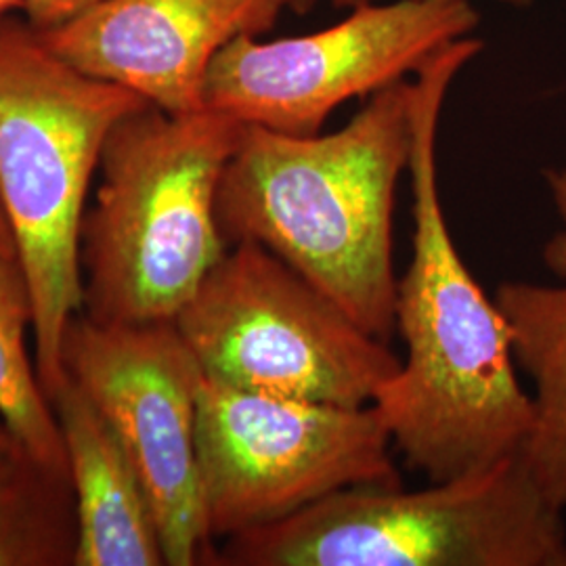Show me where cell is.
Instances as JSON below:
<instances>
[{"label":"cell","instance_id":"6da1fadb","mask_svg":"<svg viewBox=\"0 0 566 566\" xmlns=\"http://www.w3.org/2000/svg\"><path fill=\"white\" fill-rule=\"evenodd\" d=\"M483 41L447 44L413 82V254L397 283L401 371L376 407L407 464L430 483L512 458L533 424V401L516 376L500 304L474 280L447 224L437 172V133L447 88Z\"/></svg>","mask_w":566,"mask_h":566},{"label":"cell","instance_id":"7a4b0ae2","mask_svg":"<svg viewBox=\"0 0 566 566\" xmlns=\"http://www.w3.org/2000/svg\"><path fill=\"white\" fill-rule=\"evenodd\" d=\"M413 145V82H395L329 135L243 124L224 166L217 217L224 242L261 243L348 317L388 340L397 277L392 214Z\"/></svg>","mask_w":566,"mask_h":566},{"label":"cell","instance_id":"3957f363","mask_svg":"<svg viewBox=\"0 0 566 566\" xmlns=\"http://www.w3.org/2000/svg\"><path fill=\"white\" fill-rule=\"evenodd\" d=\"M243 122L147 103L103 145L81 224L82 313L99 324L175 322L223 259L217 196Z\"/></svg>","mask_w":566,"mask_h":566},{"label":"cell","instance_id":"277c9868","mask_svg":"<svg viewBox=\"0 0 566 566\" xmlns=\"http://www.w3.org/2000/svg\"><path fill=\"white\" fill-rule=\"evenodd\" d=\"M147 102L55 55L32 25L0 20V206L34 304V361L49 401L82 313L81 224L114 126Z\"/></svg>","mask_w":566,"mask_h":566},{"label":"cell","instance_id":"5b68a950","mask_svg":"<svg viewBox=\"0 0 566 566\" xmlns=\"http://www.w3.org/2000/svg\"><path fill=\"white\" fill-rule=\"evenodd\" d=\"M227 566H566V525L521 455L428 489L350 486L214 546Z\"/></svg>","mask_w":566,"mask_h":566},{"label":"cell","instance_id":"8992f818","mask_svg":"<svg viewBox=\"0 0 566 566\" xmlns=\"http://www.w3.org/2000/svg\"><path fill=\"white\" fill-rule=\"evenodd\" d=\"M175 325L206 378L290 399L374 405L403 364L261 243H231Z\"/></svg>","mask_w":566,"mask_h":566},{"label":"cell","instance_id":"52a82bcc","mask_svg":"<svg viewBox=\"0 0 566 566\" xmlns=\"http://www.w3.org/2000/svg\"><path fill=\"white\" fill-rule=\"evenodd\" d=\"M376 405L252 392L203 376L196 451L212 542L280 523L350 486L401 485Z\"/></svg>","mask_w":566,"mask_h":566},{"label":"cell","instance_id":"ba28073f","mask_svg":"<svg viewBox=\"0 0 566 566\" xmlns=\"http://www.w3.org/2000/svg\"><path fill=\"white\" fill-rule=\"evenodd\" d=\"M481 21L468 0L364 2L313 34L256 41L242 34L217 53L203 107L285 135H317L343 103L418 74Z\"/></svg>","mask_w":566,"mask_h":566},{"label":"cell","instance_id":"9c48e42d","mask_svg":"<svg viewBox=\"0 0 566 566\" xmlns=\"http://www.w3.org/2000/svg\"><path fill=\"white\" fill-rule=\"evenodd\" d=\"M63 369L102 411L142 476L166 565H208L196 420L203 374L175 322L99 324L78 313Z\"/></svg>","mask_w":566,"mask_h":566},{"label":"cell","instance_id":"30bf717a","mask_svg":"<svg viewBox=\"0 0 566 566\" xmlns=\"http://www.w3.org/2000/svg\"><path fill=\"white\" fill-rule=\"evenodd\" d=\"M290 0H105L78 20L39 32L61 60L120 84L170 114L203 107L217 53L242 34H263Z\"/></svg>","mask_w":566,"mask_h":566},{"label":"cell","instance_id":"8fae6325","mask_svg":"<svg viewBox=\"0 0 566 566\" xmlns=\"http://www.w3.org/2000/svg\"><path fill=\"white\" fill-rule=\"evenodd\" d=\"M76 510L74 566H160V528L130 455L70 376L53 397Z\"/></svg>","mask_w":566,"mask_h":566},{"label":"cell","instance_id":"7c38bea8","mask_svg":"<svg viewBox=\"0 0 566 566\" xmlns=\"http://www.w3.org/2000/svg\"><path fill=\"white\" fill-rule=\"evenodd\" d=\"M514 359L533 382V424L518 455L547 500L566 510V285L506 282L495 292Z\"/></svg>","mask_w":566,"mask_h":566},{"label":"cell","instance_id":"4fadbf2b","mask_svg":"<svg viewBox=\"0 0 566 566\" xmlns=\"http://www.w3.org/2000/svg\"><path fill=\"white\" fill-rule=\"evenodd\" d=\"M70 476L20 443L0 451V566H74Z\"/></svg>","mask_w":566,"mask_h":566},{"label":"cell","instance_id":"5bb4252c","mask_svg":"<svg viewBox=\"0 0 566 566\" xmlns=\"http://www.w3.org/2000/svg\"><path fill=\"white\" fill-rule=\"evenodd\" d=\"M34 304L18 259H0V420L32 458L67 472L55 409L42 390L32 336Z\"/></svg>","mask_w":566,"mask_h":566},{"label":"cell","instance_id":"9a60e30c","mask_svg":"<svg viewBox=\"0 0 566 566\" xmlns=\"http://www.w3.org/2000/svg\"><path fill=\"white\" fill-rule=\"evenodd\" d=\"M544 177L560 219V229L547 240L542 259L554 275L566 280V164L560 168H549L544 172Z\"/></svg>","mask_w":566,"mask_h":566},{"label":"cell","instance_id":"2e32d148","mask_svg":"<svg viewBox=\"0 0 566 566\" xmlns=\"http://www.w3.org/2000/svg\"><path fill=\"white\" fill-rule=\"evenodd\" d=\"M102 2L105 0H25L23 9L30 18V25L39 32H44L78 20L86 11L95 9Z\"/></svg>","mask_w":566,"mask_h":566},{"label":"cell","instance_id":"e0dca14e","mask_svg":"<svg viewBox=\"0 0 566 566\" xmlns=\"http://www.w3.org/2000/svg\"><path fill=\"white\" fill-rule=\"evenodd\" d=\"M0 259H18V245L9 221L4 217V210L0 206Z\"/></svg>","mask_w":566,"mask_h":566},{"label":"cell","instance_id":"ac0fdd59","mask_svg":"<svg viewBox=\"0 0 566 566\" xmlns=\"http://www.w3.org/2000/svg\"><path fill=\"white\" fill-rule=\"evenodd\" d=\"M329 2L336 9H355V7L364 4V2H371V0H329ZM497 2H504V4L516 7V9H525V7H531L535 0H497Z\"/></svg>","mask_w":566,"mask_h":566},{"label":"cell","instance_id":"d6986e66","mask_svg":"<svg viewBox=\"0 0 566 566\" xmlns=\"http://www.w3.org/2000/svg\"><path fill=\"white\" fill-rule=\"evenodd\" d=\"M18 443L15 439H13V434L9 432V428L2 424V420H0V451L2 449H9V447H13Z\"/></svg>","mask_w":566,"mask_h":566},{"label":"cell","instance_id":"ffe728a7","mask_svg":"<svg viewBox=\"0 0 566 566\" xmlns=\"http://www.w3.org/2000/svg\"><path fill=\"white\" fill-rule=\"evenodd\" d=\"M23 2H25V0H0V20H2V15H4L9 9L23 7Z\"/></svg>","mask_w":566,"mask_h":566},{"label":"cell","instance_id":"44dd1931","mask_svg":"<svg viewBox=\"0 0 566 566\" xmlns=\"http://www.w3.org/2000/svg\"><path fill=\"white\" fill-rule=\"evenodd\" d=\"M315 0H290V4L287 7H292L294 11H298V13H303V11H308L311 9V4H313Z\"/></svg>","mask_w":566,"mask_h":566}]
</instances>
